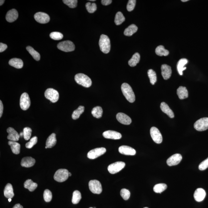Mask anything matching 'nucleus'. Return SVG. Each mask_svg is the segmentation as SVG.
<instances>
[{
  "label": "nucleus",
  "mask_w": 208,
  "mask_h": 208,
  "mask_svg": "<svg viewBox=\"0 0 208 208\" xmlns=\"http://www.w3.org/2000/svg\"><path fill=\"white\" fill-rule=\"evenodd\" d=\"M31 105L30 99L26 92H24L21 95L20 99V106L23 110H26L29 109Z\"/></svg>",
  "instance_id": "obj_10"
},
{
  "label": "nucleus",
  "mask_w": 208,
  "mask_h": 208,
  "mask_svg": "<svg viewBox=\"0 0 208 208\" xmlns=\"http://www.w3.org/2000/svg\"><path fill=\"white\" fill-rule=\"evenodd\" d=\"M8 46L5 44L1 42L0 43V52H2L6 49Z\"/></svg>",
  "instance_id": "obj_50"
},
{
  "label": "nucleus",
  "mask_w": 208,
  "mask_h": 208,
  "mask_svg": "<svg viewBox=\"0 0 208 208\" xmlns=\"http://www.w3.org/2000/svg\"><path fill=\"white\" fill-rule=\"evenodd\" d=\"M86 7L87 10L90 13H93L97 9L96 5L95 3L87 2L86 4Z\"/></svg>",
  "instance_id": "obj_41"
},
{
  "label": "nucleus",
  "mask_w": 208,
  "mask_h": 208,
  "mask_svg": "<svg viewBox=\"0 0 208 208\" xmlns=\"http://www.w3.org/2000/svg\"><path fill=\"white\" fill-rule=\"evenodd\" d=\"M69 171L67 169H58L54 176V179L57 182H62L65 181L69 177Z\"/></svg>",
  "instance_id": "obj_4"
},
{
  "label": "nucleus",
  "mask_w": 208,
  "mask_h": 208,
  "mask_svg": "<svg viewBox=\"0 0 208 208\" xmlns=\"http://www.w3.org/2000/svg\"><path fill=\"white\" fill-rule=\"evenodd\" d=\"M38 142V138L36 136L33 137L31 138L29 142L25 144V147L28 149H31L34 145L36 144Z\"/></svg>",
  "instance_id": "obj_46"
},
{
  "label": "nucleus",
  "mask_w": 208,
  "mask_h": 208,
  "mask_svg": "<svg viewBox=\"0 0 208 208\" xmlns=\"http://www.w3.org/2000/svg\"><path fill=\"white\" fill-rule=\"evenodd\" d=\"M99 45L101 51L104 53H109L110 50V41L107 35H102L100 36Z\"/></svg>",
  "instance_id": "obj_2"
},
{
  "label": "nucleus",
  "mask_w": 208,
  "mask_h": 208,
  "mask_svg": "<svg viewBox=\"0 0 208 208\" xmlns=\"http://www.w3.org/2000/svg\"><path fill=\"white\" fill-rule=\"evenodd\" d=\"M8 64L11 66L17 69H21L23 66V62L20 59L15 58L10 60Z\"/></svg>",
  "instance_id": "obj_25"
},
{
  "label": "nucleus",
  "mask_w": 208,
  "mask_h": 208,
  "mask_svg": "<svg viewBox=\"0 0 208 208\" xmlns=\"http://www.w3.org/2000/svg\"><path fill=\"white\" fill-rule=\"evenodd\" d=\"M62 1L64 4H66L70 8H75L77 5V0H63Z\"/></svg>",
  "instance_id": "obj_45"
},
{
  "label": "nucleus",
  "mask_w": 208,
  "mask_h": 208,
  "mask_svg": "<svg viewBox=\"0 0 208 208\" xmlns=\"http://www.w3.org/2000/svg\"><path fill=\"white\" fill-rule=\"evenodd\" d=\"M117 119L122 124L129 125L132 122V119L127 115L122 112H119L116 115Z\"/></svg>",
  "instance_id": "obj_16"
},
{
  "label": "nucleus",
  "mask_w": 208,
  "mask_h": 208,
  "mask_svg": "<svg viewBox=\"0 0 208 208\" xmlns=\"http://www.w3.org/2000/svg\"><path fill=\"white\" fill-rule=\"evenodd\" d=\"M26 49L29 53L32 55L34 59L37 61H39L40 59V55L39 52H37L32 47L28 46L27 47Z\"/></svg>",
  "instance_id": "obj_35"
},
{
  "label": "nucleus",
  "mask_w": 208,
  "mask_h": 208,
  "mask_svg": "<svg viewBox=\"0 0 208 208\" xmlns=\"http://www.w3.org/2000/svg\"><path fill=\"white\" fill-rule=\"evenodd\" d=\"M56 135L54 133L51 134L47 139L46 146L48 148H52L56 144Z\"/></svg>",
  "instance_id": "obj_28"
},
{
  "label": "nucleus",
  "mask_w": 208,
  "mask_h": 208,
  "mask_svg": "<svg viewBox=\"0 0 208 208\" xmlns=\"http://www.w3.org/2000/svg\"><path fill=\"white\" fill-rule=\"evenodd\" d=\"M144 208H149L146 207H144Z\"/></svg>",
  "instance_id": "obj_61"
},
{
  "label": "nucleus",
  "mask_w": 208,
  "mask_h": 208,
  "mask_svg": "<svg viewBox=\"0 0 208 208\" xmlns=\"http://www.w3.org/2000/svg\"><path fill=\"white\" fill-rule=\"evenodd\" d=\"M177 94L179 99H183L188 97V92L186 87L179 86L177 90Z\"/></svg>",
  "instance_id": "obj_29"
},
{
  "label": "nucleus",
  "mask_w": 208,
  "mask_h": 208,
  "mask_svg": "<svg viewBox=\"0 0 208 208\" xmlns=\"http://www.w3.org/2000/svg\"><path fill=\"white\" fill-rule=\"evenodd\" d=\"M95 1V0H90V1Z\"/></svg>",
  "instance_id": "obj_59"
},
{
  "label": "nucleus",
  "mask_w": 208,
  "mask_h": 208,
  "mask_svg": "<svg viewBox=\"0 0 208 208\" xmlns=\"http://www.w3.org/2000/svg\"><path fill=\"white\" fill-rule=\"evenodd\" d=\"M7 132L8 134V139L13 142H17L19 140L20 135L15 129L12 127L7 129Z\"/></svg>",
  "instance_id": "obj_19"
},
{
  "label": "nucleus",
  "mask_w": 208,
  "mask_h": 208,
  "mask_svg": "<svg viewBox=\"0 0 208 208\" xmlns=\"http://www.w3.org/2000/svg\"><path fill=\"white\" fill-rule=\"evenodd\" d=\"M4 196L8 199H12L15 196L12 185L10 183L7 184L4 188Z\"/></svg>",
  "instance_id": "obj_23"
},
{
  "label": "nucleus",
  "mask_w": 208,
  "mask_h": 208,
  "mask_svg": "<svg viewBox=\"0 0 208 208\" xmlns=\"http://www.w3.org/2000/svg\"><path fill=\"white\" fill-rule=\"evenodd\" d=\"M106 149L105 148H96L92 149L88 153L87 157L90 159H95L99 156L103 155L106 152Z\"/></svg>",
  "instance_id": "obj_11"
},
{
  "label": "nucleus",
  "mask_w": 208,
  "mask_h": 208,
  "mask_svg": "<svg viewBox=\"0 0 208 208\" xmlns=\"http://www.w3.org/2000/svg\"><path fill=\"white\" fill-rule=\"evenodd\" d=\"M32 129L29 127H25L23 129V136L26 140H28L30 139L32 133Z\"/></svg>",
  "instance_id": "obj_42"
},
{
  "label": "nucleus",
  "mask_w": 208,
  "mask_h": 208,
  "mask_svg": "<svg viewBox=\"0 0 208 208\" xmlns=\"http://www.w3.org/2000/svg\"><path fill=\"white\" fill-rule=\"evenodd\" d=\"M182 159V155L180 154H175L167 159L166 163L169 166H174L179 164L181 161Z\"/></svg>",
  "instance_id": "obj_14"
},
{
  "label": "nucleus",
  "mask_w": 208,
  "mask_h": 208,
  "mask_svg": "<svg viewBox=\"0 0 208 208\" xmlns=\"http://www.w3.org/2000/svg\"><path fill=\"white\" fill-rule=\"evenodd\" d=\"M57 47L58 49L65 52H72L75 50V45L73 42L69 41H65L59 42Z\"/></svg>",
  "instance_id": "obj_5"
},
{
  "label": "nucleus",
  "mask_w": 208,
  "mask_h": 208,
  "mask_svg": "<svg viewBox=\"0 0 208 208\" xmlns=\"http://www.w3.org/2000/svg\"><path fill=\"white\" fill-rule=\"evenodd\" d=\"M188 61L186 58H182L178 62L177 68L179 75H183V72L186 69V67H184L185 65L188 63Z\"/></svg>",
  "instance_id": "obj_26"
},
{
  "label": "nucleus",
  "mask_w": 208,
  "mask_h": 208,
  "mask_svg": "<svg viewBox=\"0 0 208 208\" xmlns=\"http://www.w3.org/2000/svg\"><path fill=\"white\" fill-rule=\"evenodd\" d=\"M162 75L164 79L167 80L171 76L172 70L171 68L169 65L164 64L161 66Z\"/></svg>",
  "instance_id": "obj_20"
},
{
  "label": "nucleus",
  "mask_w": 208,
  "mask_h": 208,
  "mask_svg": "<svg viewBox=\"0 0 208 208\" xmlns=\"http://www.w3.org/2000/svg\"><path fill=\"white\" fill-rule=\"evenodd\" d=\"M120 195L124 200H128L130 197V192L127 189H122L121 190Z\"/></svg>",
  "instance_id": "obj_47"
},
{
  "label": "nucleus",
  "mask_w": 208,
  "mask_h": 208,
  "mask_svg": "<svg viewBox=\"0 0 208 208\" xmlns=\"http://www.w3.org/2000/svg\"><path fill=\"white\" fill-rule=\"evenodd\" d=\"M156 54L159 56H167L169 55V52L167 50L165 49L163 45L158 46L155 49Z\"/></svg>",
  "instance_id": "obj_33"
},
{
  "label": "nucleus",
  "mask_w": 208,
  "mask_h": 208,
  "mask_svg": "<svg viewBox=\"0 0 208 208\" xmlns=\"http://www.w3.org/2000/svg\"><path fill=\"white\" fill-rule=\"evenodd\" d=\"M24 187L28 189L30 192L34 191L38 186V184L32 181L31 179H28L24 183Z\"/></svg>",
  "instance_id": "obj_30"
},
{
  "label": "nucleus",
  "mask_w": 208,
  "mask_h": 208,
  "mask_svg": "<svg viewBox=\"0 0 208 208\" xmlns=\"http://www.w3.org/2000/svg\"><path fill=\"white\" fill-rule=\"evenodd\" d=\"M84 110L85 107L83 106H79L77 109L74 111L72 115V119L75 120L79 119L80 115L84 112Z\"/></svg>",
  "instance_id": "obj_36"
},
{
  "label": "nucleus",
  "mask_w": 208,
  "mask_h": 208,
  "mask_svg": "<svg viewBox=\"0 0 208 208\" xmlns=\"http://www.w3.org/2000/svg\"><path fill=\"white\" fill-rule=\"evenodd\" d=\"M125 18L123 14L121 12H118L115 16V22L116 25H121L125 21Z\"/></svg>",
  "instance_id": "obj_38"
},
{
  "label": "nucleus",
  "mask_w": 208,
  "mask_h": 208,
  "mask_svg": "<svg viewBox=\"0 0 208 208\" xmlns=\"http://www.w3.org/2000/svg\"><path fill=\"white\" fill-rule=\"evenodd\" d=\"M208 167V157L199 165V169L200 170H204Z\"/></svg>",
  "instance_id": "obj_49"
},
{
  "label": "nucleus",
  "mask_w": 208,
  "mask_h": 208,
  "mask_svg": "<svg viewBox=\"0 0 208 208\" xmlns=\"http://www.w3.org/2000/svg\"><path fill=\"white\" fill-rule=\"evenodd\" d=\"M4 2H5V1H4V0H1V1H0V5H1V6L2 5Z\"/></svg>",
  "instance_id": "obj_54"
},
{
  "label": "nucleus",
  "mask_w": 208,
  "mask_h": 208,
  "mask_svg": "<svg viewBox=\"0 0 208 208\" xmlns=\"http://www.w3.org/2000/svg\"><path fill=\"white\" fill-rule=\"evenodd\" d=\"M89 186L90 190L92 193L99 194L102 192V184L99 181L96 179L90 181Z\"/></svg>",
  "instance_id": "obj_7"
},
{
  "label": "nucleus",
  "mask_w": 208,
  "mask_h": 208,
  "mask_svg": "<svg viewBox=\"0 0 208 208\" xmlns=\"http://www.w3.org/2000/svg\"><path fill=\"white\" fill-rule=\"evenodd\" d=\"M148 76L150 80V82L152 85H154L157 81L156 72L153 69H150L148 71Z\"/></svg>",
  "instance_id": "obj_40"
},
{
  "label": "nucleus",
  "mask_w": 208,
  "mask_h": 208,
  "mask_svg": "<svg viewBox=\"0 0 208 208\" xmlns=\"http://www.w3.org/2000/svg\"><path fill=\"white\" fill-rule=\"evenodd\" d=\"M35 159L31 157H25L23 158L21 162V165L23 167L29 168L32 167L35 164Z\"/></svg>",
  "instance_id": "obj_22"
},
{
  "label": "nucleus",
  "mask_w": 208,
  "mask_h": 208,
  "mask_svg": "<svg viewBox=\"0 0 208 208\" xmlns=\"http://www.w3.org/2000/svg\"><path fill=\"white\" fill-rule=\"evenodd\" d=\"M43 196L44 200H45V202H50L52 199V193L49 190L46 189L44 191Z\"/></svg>",
  "instance_id": "obj_44"
},
{
  "label": "nucleus",
  "mask_w": 208,
  "mask_h": 208,
  "mask_svg": "<svg viewBox=\"0 0 208 208\" xmlns=\"http://www.w3.org/2000/svg\"><path fill=\"white\" fill-rule=\"evenodd\" d=\"M206 192L204 189L202 188H198L195 191L193 196L196 201L200 202L205 199L206 196Z\"/></svg>",
  "instance_id": "obj_18"
},
{
  "label": "nucleus",
  "mask_w": 208,
  "mask_h": 208,
  "mask_svg": "<svg viewBox=\"0 0 208 208\" xmlns=\"http://www.w3.org/2000/svg\"><path fill=\"white\" fill-rule=\"evenodd\" d=\"M13 208H23V207L19 203H18V204H15Z\"/></svg>",
  "instance_id": "obj_53"
},
{
  "label": "nucleus",
  "mask_w": 208,
  "mask_h": 208,
  "mask_svg": "<svg viewBox=\"0 0 208 208\" xmlns=\"http://www.w3.org/2000/svg\"><path fill=\"white\" fill-rule=\"evenodd\" d=\"M19 135L20 136H23V132H21V133Z\"/></svg>",
  "instance_id": "obj_55"
},
{
  "label": "nucleus",
  "mask_w": 208,
  "mask_h": 208,
  "mask_svg": "<svg viewBox=\"0 0 208 208\" xmlns=\"http://www.w3.org/2000/svg\"><path fill=\"white\" fill-rule=\"evenodd\" d=\"M82 199V195L79 191L75 190L72 194V202L74 204H78Z\"/></svg>",
  "instance_id": "obj_39"
},
{
  "label": "nucleus",
  "mask_w": 208,
  "mask_h": 208,
  "mask_svg": "<svg viewBox=\"0 0 208 208\" xmlns=\"http://www.w3.org/2000/svg\"><path fill=\"white\" fill-rule=\"evenodd\" d=\"M102 109L100 106H96L92 109V114L94 117L96 119H100L102 117Z\"/></svg>",
  "instance_id": "obj_34"
},
{
  "label": "nucleus",
  "mask_w": 208,
  "mask_h": 208,
  "mask_svg": "<svg viewBox=\"0 0 208 208\" xmlns=\"http://www.w3.org/2000/svg\"><path fill=\"white\" fill-rule=\"evenodd\" d=\"M47 148H48V147H47L46 146H45V149H47Z\"/></svg>",
  "instance_id": "obj_60"
},
{
  "label": "nucleus",
  "mask_w": 208,
  "mask_h": 208,
  "mask_svg": "<svg viewBox=\"0 0 208 208\" xmlns=\"http://www.w3.org/2000/svg\"><path fill=\"white\" fill-rule=\"evenodd\" d=\"M75 82L79 85L86 88H89L92 86V81L87 75L82 73H79L75 75Z\"/></svg>",
  "instance_id": "obj_3"
},
{
  "label": "nucleus",
  "mask_w": 208,
  "mask_h": 208,
  "mask_svg": "<svg viewBox=\"0 0 208 208\" xmlns=\"http://www.w3.org/2000/svg\"><path fill=\"white\" fill-rule=\"evenodd\" d=\"M161 109L162 112L166 114L170 118L174 117V114L171 109L169 108L167 104L165 102H162L160 105Z\"/></svg>",
  "instance_id": "obj_24"
},
{
  "label": "nucleus",
  "mask_w": 208,
  "mask_h": 208,
  "mask_svg": "<svg viewBox=\"0 0 208 208\" xmlns=\"http://www.w3.org/2000/svg\"><path fill=\"white\" fill-rule=\"evenodd\" d=\"M92 208V207H90V208Z\"/></svg>",
  "instance_id": "obj_62"
},
{
  "label": "nucleus",
  "mask_w": 208,
  "mask_h": 208,
  "mask_svg": "<svg viewBox=\"0 0 208 208\" xmlns=\"http://www.w3.org/2000/svg\"><path fill=\"white\" fill-rule=\"evenodd\" d=\"M8 144L10 146L12 153L15 154H18L20 152L21 145L16 142L9 141Z\"/></svg>",
  "instance_id": "obj_27"
},
{
  "label": "nucleus",
  "mask_w": 208,
  "mask_h": 208,
  "mask_svg": "<svg viewBox=\"0 0 208 208\" xmlns=\"http://www.w3.org/2000/svg\"><path fill=\"white\" fill-rule=\"evenodd\" d=\"M167 185L165 183H159L155 185L153 187V190L155 193H161L167 189Z\"/></svg>",
  "instance_id": "obj_37"
},
{
  "label": "nucleus",
  "mask_w": 208,
  "mask_h": 208,
  "mask_svg": "<svg viewBox=\"0 0 208 208\" xmlns=\"http://www.w3.org/2000/svg\"><path fill=\"white\" fill-rule=\"evenodd\" d=\"M112 0H102L101 2L102 5H108L112 3Z\"/></svg>",
  "instance_id": "obj_51"
},
{
  "label": "nucleus",
  "mask_w": 208,
  "mask_h": 208,
  "mask_svg": "<svg viewBox=\"0 0 208 208\" xmlns=\"http://www.w3.org/2000/svg\"><path fill=\"white\" fill-rule=\"evenodd\" d=\"M119 150V153L125 155H134L136 153V150L133 148L125 145L120 146Z\"/></svg>",
  "instance_id": "obj_17"
},
{
  "label": "nucleus",
  "mask_w": 208,
  "mask_h": 208,
  "mask_svg": "<svg viewBox=\"0 0 208 208\" xmlns=\"http://www.w3.org/2000/svg\"><path fill=\"white\" fill-rule=\"evenodd\" d=\"M125 163L122 162H118L111 164L108 166V172L112 174L120 171L125 167Z\"/></svg>",
  "instance_id": "obj_9"
},
{
  "label": "nucleus",
  "mask_w": 208,
  "mask_h": 208,
  "mask_svg": "<svg viewBox=\"0 0 208 208\" xmlns=\"http://www.w3.org/2000/svg\"><path fill=\"white\" fill-rule=\"evenodd\" d=\"M138 29V27L136 25L132 24L125 29L124 34L126 36H132V35L137 32Z\"/></svg>",
  "instance_id": "obj_31"
},
{
  "label": "nucleus",
  "mask_w": 208,
  "mask_h": 208,
  "mask_svg": "<svg viewBox=\"0 0 208 208\" xmlns=\"http://www.w3.org/2000/svg\"><path fill=\"white\" fill-rule=\"evenodd\" d=\"M18 17V11L15 9H12L7 12L6 15V19L8 22H12L16 20Z\"/></svg>",
  "instance_id": "obj_21"
},
{
  "label": "nucleus",
  "mask_w": 208,
  "mask_h": 208,
  "mask_svg": "<svg viewBox=\"0 0 208 208\" xmlns=\"http://www.w3.org/2000/svg\"><path fill=\"white\" fill-rule=\"evenodd\" d=\"M45 96L47 99L53 103L57 102L59 99V92L53 88H48L46 89L45 92Z\"/></svg>",
  "instance_id": "obj_6"
},
{
  "label": "nucleus",
  "mask_w": 208,
  "mask_h": 208,
  "mask_svg": "<svg viewBox=\"0 0 208 208\" xmlns=\"http://www.w3.org/2000/svg\"><path fill=\"white\" fill-rule=\"evenodd\" d=\"M72 173H70V172H69V176H72Z\"/></svg>",
  "instance_id": "obj_57"
},
{
  "label": "nucleus",
  "mask_w": 208,
  "mask_h": 208,
  "mask_svg": "<svg viewBox=\"0 0 208 208\" xmlns=\"http://www.w3.org/2000/svg\"><path fill=\"white\" fill-rule=\"evenodd\" d=\"M181 1H182V2H186L189 1V0H182Z\"/></svg>",
  "instance_id": "obj_56"
},
{
  "label": "nucleus",
  "mask_w": 208,
  "mask_h": 208,
  "mask_svg": "<svg viewBox=\"0 0 208 208\" xmlns=\"http://www.w3.org/2000/svg\"><path fill=\"white\" fill-rule=\"evenodd\" d=\"M8 201L9 202H11V199H8Z\"/></svg>",
  "instance_id": "obj_58"
},
{
  "label": "nucleus",
  "mask_w": 208,
  "mask_h": 208,
  "mask_svg": "<svg viewBox=\"0 0 208 208\" xmlns=\"http://www.w3.org/2000/svg\"><path fill=\"white\" fill-rule=\"evenodd\" d=\"M122 92L127 100L130 102L135 100V96L132 87L128 83H123L121 86Z\"/></svg>",
  "instance_id": "obj_1"
},
{
  "label": "nucleus",
  "mask_w": 208,
  "mask_h": 208,
  "mask_svg": "<svg viewBox=\"0 0 208 208\" xmlns=\"http://www.w3.org/2000/svg\"><path fill=\"white\" fill-rule=\"evenodd\" d=\"M140 55L138 52L134 54L132 58L129 61V65L131 67H134L136 66L137 64L139 62L140 60Z\"/></svg>",
  "instance_id": "obj_32"
},
{
  "label": "nucleus",
  "mask_w": 208,
  "mask_h": 208,
  "mask_svg": "<svg viewBox=\"0 0 208 208\" xmlns=\"http://www.w3.org/2000/svg\"><path fill=\"white\" fill-rule=\"evenodd\" d=\"M150 133L151 136L154 142L157 144L162 143L163 138L161 133L157 128L152 127L150 129Z\"/></svg>",
  "instance_id": "obj_12"
},
{
  "label": "nucleus",
  "mask_w": 208,
  "mask_h": 208,
  "mask_svg": "<svg viewBox=\"0 0 208 208\" xmlns=\"http://www.w3.org/2000/svg\"><path fill=\"white\" fill-rule=\"evenodd\" d=\"M194 127L198 131H203L208 129V118H203L196 121Z\"/></svg>",
  "instance_id": "obj_8"
},
{
  "label": "nucleus",
  "mask_w": 208,
  "mask_h": 208,
  "mask_svg": "<svg viewBox=\"0 0 208 208\" xmlns=\"http://www.w3.org/2000/svg\"><path fill=\"white\" fill-rule=\"evenodd\" d=\"M102 135L106 139H120L122 137V135L119 132L112 130L105 131Z\"/></svg>",
  "instance_id": "obj_15"
},
{
  "label": "nucleus",
  "mask_w": 208,
  "mask_h": 208,
  "mask_svg": "<svg viewBox=\"0 0 208 208\" xmlns=\"http://www.w3.org/2000/svg\"><path fill=\"white\" fill-rule=\"evenodd\" d=\"M96 208V207H94V208Z\"/></svg>",
  "instance_id": "obj_63"
},
{
  "label": "nucleus",
  "mask_w": 208,
  "mask_h": 208,
  "mask_svg": "<svg viewBox=\"0 0 208 208\" xmlns=\"http://www.w3.org/2000/svg\"><path fill=\"white\" fill-rule=\"evenodd\" d=\"M34 18L37 22L41 24H46L50 21L49 15L48 14L42 12L36 13L34 15Z\"/></svg>",
  "instance_id": "obj_13"
},
{
  "label": "nucleus",
  "mask_w": 208,
  "mask_h": 208,
  "mask_svg": "<svg viewBox=\"0 0 208 208\" xmlns=\"http://www.w3.org/2000/svg\"><path fill=\"white\" fill-rule=\"evenodd\" d=\"M3 105L2 101H0V117L2 116L3 112Z\"/></svg>",
  "instance_id": "obj_52"
},
{
  "label": "nucleus",
  "mask_w": 208,
  "mask_h": 208,
  "mask_svg": "<svg viewBox=\"0 0 208 208\" xmlns=\"http://www.w3.org/2000/svg\"><path fill=\"white\" fill-rule=\"evenodd\" d=\"M50 37L52 39L55 40H59L63 38V35L59 32H53L50 34Z\"/></svg>",
  "instance_id": "obj_43"
},
{
  "label": "nucleus",
  "mask_w": 208,
  "mask_h": 208,
  "mask_svg": "<svg viewBox=\"0 0 208 208\" xmlns=\"http://www.w3.org/2000/svg\"><path fill=\"white\" fill-rule=\"evenodd\" d=\"M136 1L135 0H129L126 6L128 11L131 12L133 10L136 5Z\"/></svg>",
  "instance_id": "obj_48"
}]
</instances>
